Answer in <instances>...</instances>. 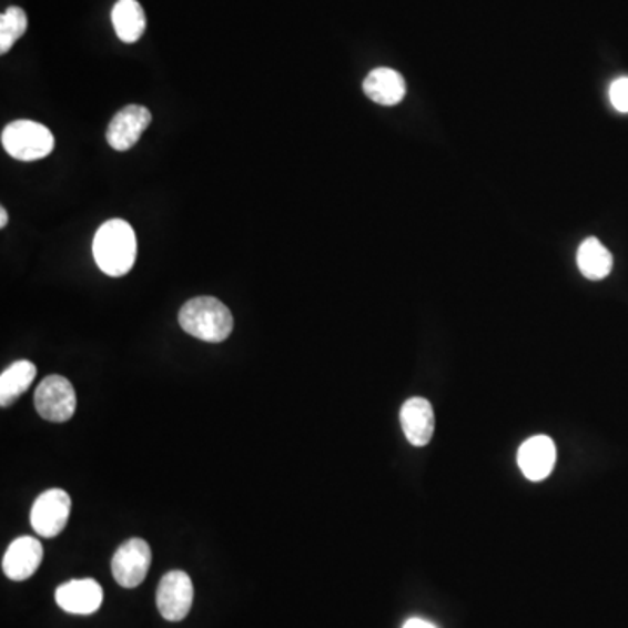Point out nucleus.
I'll return each instance as SVG.
<instances>
[{"label": "nucleus", "instance_id": "16", "mask_svg": "<svg viewBox=\"0 0 628 628\" xmlns=\"http://www.w3.org/2000/svg\"><path fill=\"white\" fill-rule=\"evenodd\" d=\"M576 262L588 280H604L612 270L611 252L597 237H588L579 245Z\"/></svg>", "mask_w": 628, "mask_h": 628}, {"label": "nucleus", "instance_id": "15", "mask_svg": "<svg viewBox=\"0 0 628 628\" xmlns=\"http://www.w3.org/2000/svg\"><path fill=\"white\" fill-rule=\"evenodd\" d=\"M36 376H38V367L29 359H20L6 368L0 376V405L9 407L18 401L32 386Z\"/></svg>", "mask_w": 628, "mask_h": 628}, {"label": "nucleus", "instance_id": "6", "mask_svg": "<svg viewBox=\"0 0 628 628\" xmlns=\"http://www.w3.org/2000/svg\"><path fill=\"white\" fill-rule=\"evenodd\" d=\"M152 554L148 541L131 538L115 550L112 557V575L123 588H136L148 576Z\"/></svg>", "mask_w": 628, "mask_h": 628}, {"label": "nucleus", "instance_id": "7", "mask_svg": "<svg viewBox=\"0 0 628 628\" xmlns=\"http://www.w3.org/2000/svg\"><path fill=\"white\" fill-rule=\"evenodd\" d=\"M192 600H194V587L188 573L170 571L161 578L155 602L164 620H184L191 611Z\"/></svg>", "mask_w": 628, "mask_h": 628}, {"label": "nucleus", "instance_id": "10", "mask_svg": "<svg viewBox=\"0 0 628 628\" xmlns=\"http://www.w3.org/2000/svg\"><path fill=\"white\" fill-rule=\"evenodd\" d=\"M44 550L39 539L21 536L9 545L2 559V571L13 581H26L41 566Z\"/></svg>", "mask_w": 628, "mask_h": 628}, {"label": "nucleus", "instance_id": "18", "mask_svg": "<svg viewBox=\"0 0 628 628\" xmlns=\"http://www.w3.org/2000/svg\"><path fill=\"white\" fill-rule=\"evenodd\" d=\"M609 100L618 112H628V78L612 81L609 88Z\"/></svg>", "mask_w": 628, "mask_h": 628}, {"label": "nucleus", "instance_id": "12", "mask_svg": "<svg viewBox=\"0 0 628 628\" xmlns=\"http://www.w3.org/2000/svg\"><path fill=\"white\" fill-rule=\"evenodd\" d=\"M402 428L414 447H425L435 432V414L425 398H411L401 411Z\"/></svg>", "mask_w": 628, "mask_h": 628}, {"label": "nucleus", "instance_id": "11", "mask_svg": "<svg viewBox=\"0 0 628 628\" xmlns=\"http://www.w3.org/2000/svg\"><path fill=\"white\" fill-rule=\"evenodd\" d=\"M517 459L526 478L533 482L545 480L554 472L557 459L554 440L545 435L529 438L520 445Z\"/></svg>", "mask_w": 628, "mask_h": 628}, {"label": "nucleus", "instance_id": "14", "mask_svg": "<svg viewBox=\"0 0 628 628\" xmlns=\"http://www.w3.org/2000/svg\"><path fill=\"white\" fill-rule=\"evenodd\" d=\"M112 26L126 44L139 41L148 29V18L139 0H118L112 9Z\"/></svg>", "mask_w": 628, "mask_h": 628}, {"label": "nucleus", "instance_id": "19", "mask_svg": "<svg viewBox=\"0 0 628 628\" xmlns=\"http://www.w3.org/2000/svg\"><path fill=\"white\" fill-rule=\"evenodd\" d=\"M404 628H437L435 625L429 624V621L421 620V618H411Z\"/></svg>", "mask_w": 628, "mask_h": 628}, {"label": "nucleus", "instance_id": "2", "mask_svg": "<svg viewBox=\"0 0 628 628\" xmlns=\"http://www.w3.org/2000/svg\"><path fill=\"white\" fill-rule=\"evenodd\" d=\"M180 327L192 337L206 343H222L234 328L233 314L215 297H194L179 313Z\"/></svg>", "mask_w": 628, "mask_h": 628}, {"label": "nucleus", "instance_id": "17", "mask_svg": "<svg viewBox=\"0 0 628 628\" xmlns=\"http://www.w3.org/2000/svg\"><path fill=\"white\" fill-rule=\"evenodd\" d=\"M27 26L29 20L23 9L17 6L6 9L0 17V53H8L17 44L18 39L27 32Z\"/></svg>", "mask_w": 628, "mask_h": 628}, {"label": "nucleus", "instance_id": "13", "mask_svg": "<svg viewBox=\"0 0 628 628\" xmlns=\"http://www.w3.org/2000/svg\"><path fill=\"white\" fill-rule=\"evenodd\" d=\"M364 91L372 102L393 107L404 100L407 87H405L404 78L396 70L381 67V69L372 70L371 74L365 78Z\"/></svg>", "mask_w": 628, "mask_h": 628}, {"label": "nucleus", "instance_id": "4", "mask_svg": "<svg viewBox=\"0 0 628 628\" xmlns=\"http://www.w3.org/2000/svg\"><path fill=\"white\" fill-rule=\"evenodd\" d=\"M33 404L42 419L65 423L75 414L78 396L74 386L67 377L48 376L36 389Z\"/></svg>", "mask_w": 628, "mask_h": 628}, {"label": "nucleus", "instance_id": "9", "mask_svg": "<svg viewBox=\"0 0 628 628\" xmlns=\"http://www.w3.org/2000/svg\"><path fill=\"white\" fill-rule=\"evenodd\" d=\"M54 599L70 615H93L102 606L103 590L94 579H72L57 588Z\"/></svg>", "mask_w": 628, "mask_h": 628}, {"label": "nucleus", "instance_id": "5", "mask_svg": "<svg viewBox=\"0 0 628 628\" xmlns=\"http://www.w3.org/2000/svg\"><path fill=\"white\" fill-rule=\"evenodd\" d=\"M72 499L63 489H50L42 493L30 511V524L42 538H54L69 523Z\"/></svg>", "mask_w": 628, "mask_h": 628}, {"label": "nucleus", "instance_id": "1", "mask_svg": "<svg viewBox=\"0 0 628 628\" xmlns=\"http://www.w3.org/2000/svg\"><path fill=\"white\" fill-rule=\"evenodd\" d=\"M93 257L103 273L112 277L130 273L136 261L135 231L123 219H112L94 234Z\"/></svg>", "mask_w": 628, "mask_h": 628}, {"label": "nucleus", "instance_id": "20", "mask_svg": "<svg viewBox=\"0 0 628 628\" xmlns=\"http://www.w3.org/2000/svg\"><path fill=\"white\" fill-rule=\"evenodd\" d=\"M8 221H9L8 210H6L4 206H2V209H0V227H6V225H8Z\"/></svg>", "mask_w": 628, "mask_h": 628}, {"label": "nucleus", "instance_id": "8", "mask_svg": "<svg viewBox=\"0 0 628 628\" xmlns=\"http://www.w3.org/2000/svg\"><path fill=\"white\" fill-rule=\"evenodd\" d=\"M152 115L142 105H128L112 118L107 128V142L114 151H130L136 145L143 131L151 124Z\"/></svg>", "mask_w": 628, "mask_h": 628}, {"label": "nucleus", "instance_id": "3", "mask_svg": "<svg viewBox=\"0 0 628 628\" xmlns=\"http://www.w3.org/2000/svg\"><path fill=\"white\" fill-rule=\"evenodd\" d=\"M2 148L18 161H38L53 152L54 136L44 124L20 119L2 130Z\"/></svg>", "mask_w": 628, "mask_h": 628}]
</instances>
